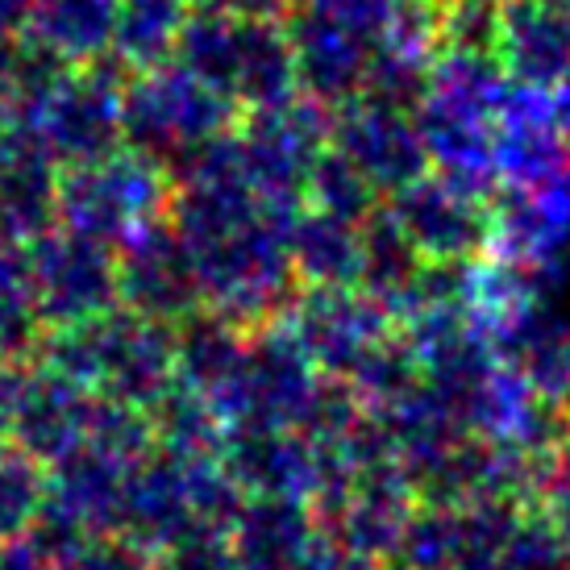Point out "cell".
I'll list each match as a JSON object with an SVG mask.
<instances>
[{"label": "cell", "mask_w": 570, "mask_h": 570, "mask_svg": "<svg viewBox=\"0 0 570 570\" xmlns=\"http://www.w3.org/2000/svg\"><path fill=\"white\" fill-rule=\"evenodd\" d=\"M296 263L313 287H358L363 271V222L313 213L296 225Z\"/></svg>", "instance_id": "11"}, {"label": "cell", "mask_w": 570, "mask_h": 570, "mask_svg": "<svg viewBox=\"0 0 570 570\" xmlns=\"http://www.w3.org/2000/svg\"><path fill=\"white\" fill-rule=\"evenodd\" d=\"M533 512L570 546V429L558 438L554 450L541 462L538 491H533Z\"/></svg>", "instance_id": "14"}, {"label": "cell", "mask_w": 570, "mask_h": 570, "mask_svg": "<svg viewBox=\"0 0 570 570\" xmlns=\"http://www.w3.org/2000/svg\"><path fill=\"white\" fill-rule=\"evenodd\" d=\"M500 0H438V42L442 50H488L495 55Z\"/></svg>", "instance_id": "13"}, {"label": "cell", "mask_w": 570, "mask_h": 570, "mask_svg": "<svg viewBox=\"0 0 570 570\" xmlns=\"http://www.w3.org/2000/svg\"><path fill=\"white\" fill-rule=\"evenodd\" d=\"M308 9L333 17V21H342L350 30H358L363 38H371V47H375V38L383 33L387 17L396 9V0H308Z\"/></svg>", "instance_id": "15"}, {"label": "cell", "mask_w": 570, "mask_h": 570, "mask_svg": "<svg viewBox=\"0 0 570 570\" xmlns=\"http://www.w3.org/2000/svg\"><path fill=\"white\" fill-rule=\"evenodd\" d=\"M330 134L333 146L371 179V188L380 196H392L396 188L429 171L425 142L416 134L412 112L380 105L371 96H354L346 105H337Z\"/></svg>", "instance_id": "3"}, {"label": "cell", "mask_w": 570, "mask_h": 570, "mask_svg": "<svg viewBox=\"0 0 570 570\" xmlns=\"http://www.w3.org/2000/svg\"><path fill=\"white\" fill-rule=\"evenodd\" d=\"M421 267H425V258L412 250L404 229L380 205L363 222V271H358V287H363L371 301H380L383 313L400 325L412 304V287H416Z\"/></svg>", "instance_id": "10"}, {"label": "cell", "mask_w": 570, "mask_h": 570, "mask_svg": "<svg viewBox=\"0 0 570 570\" xmlns=\"http://www.w3.org/2000/svg\"><path fill=\"white\" fill-rule=\"evenodd\" d=\"M308 191L317 200V213H333V217H346V222H366L383 205V196L371 188V179L337 146L321 150V159L313 163Z\"/></svg>", "instance_id": "12"}, {"label": "cell", "mask_w": 570, "mask_h": 570, "mask_svg": "<svg viewBox=\"0 0 570 570\" xmlns=\"http://www.w3.org/2000/svg\"><path fill=\"white\" fill-rule=\"evenodd\" d=\"M550 4H567V9H570V0H550Z\"/></svg>", "instance_id": "17"}, {"label": "cell", "mask_w": 570, "mask_h": 570, "mask_svg": "<svg viewBox=\"0 0 570 570\" xmlns=\"http://www.w3.org/2000/svg\"><path fill=\"white\" fill-rule=\"evenodd\" d=\"M570 246V179L546 188L500 184L488 200V254L554 279Z\"/></svg>", "instance_id": "4"}, {"label": "cell", "mask_w": 570, "mask_h": 570, "mask_svg": "<svg viewBox=\"0 0 570 570\" xmlns=\"http://www.w3.org/2000/svg\"><path fill=\"white\" fill-rule=\"evenodd\" d=\"M495 358L517 375L529 396L546 404H570V325L550 301H529L488 330Z\"/></svg>", "instance_id": "7"}, {"label": "cell", "mask_w": 570, "mask_h": 570, "mask_svg": "<svg viewBox=\"0 0 570 570\" xmlns=\"http://www.w3.org/2000/svg\"><path fill=\"white\" fill-rule=\"evenodd\" d=\"M495 59L512 83L550 92L570 71V9L550 0H500Z\"/></svg>", "instance_id": "8"}, {"label": "cell", "mask_w": 570, "mask_h": 570, "mask_svg": "<svg viewBox=\"0 0 570 570\" xmlns=\"http://www.w3.org/2000/svg\"><path fill=\"white\" fill-rule=\"evenodd\" d=\"M508 76L488 50H438L429 63V88L412 109L425 142L429 171L466 196L491 200L495 175V117L504 105Z\"/></svg>", "instance_id": "1"}, {"label": "cell", "mask_w": 570, "mask_h": 570, "mask_svg": "<svg viewBox=\"0 0 570 570\" xmlns=\"http://www.w3.org/2000/svg\"><path fill=\"white\" fill-rule=\"evenodd\" d=\"M495 175L517 188H546L570 179V138L558 129L550 96L508 80L495 117Z\"/></svg>", "instance_id": "5"}, {"label": "cell", "mask_w": 570, "mask_h": 570, "mask_svg": "<svg viewBox=\"0 0 570 570\" xmlns=\"http://www.w3.org/2000/svg\"><path fill=\"white\" fill-rule=\"evenodd\" d=\"M383 208L425 263H471L488 250V200L466 196L442 175H416L383 196Z\"/></svg>", "instance_id": "2"}, {"label": "cell", "mask_w": 570, "mask_h": 570, "mask_svg": "<svg viewBox=\"0 0 570 570\" xmlns=\"http://www.w3.org/2000/svg\"><path fill=\"white\" fill-rule=\"evenodd\" d=\"M546 96H550V109H554L558 129H562V134L570 138V71H567V76H562V80H558Z\"/></svg>", "instance_id": "16"}, {"label": "cell", "mask_w": 570, "mask_h": 570, "mask_svg": "<svg viewBox=\"0 0 570 570\" xmlns=\"http://www.w3.org/2000/svg\"><path fill=\"white\" fill-rule=\"evenodd\" d=\"M296 76L308 92L325 105H346L363 92L366 63H371V38L350 30L325 13H308L296 21V42H292Z\"/></svg>", "instance_id": "9"}, {"label": "cell", "mask_w": 570, "mask_h": 570, "mask_svg": "<svg viewBox=\"0 0 570 570\" xmlns=\"http://www.w3.org/2000/svg\"><path fill=\"white\" fill-rule=\"evenodd\" d=\"M387 333L396 321L363 287H317L301 308V350L333 380H350Z\"/></svg>", "instance_id": "6"}]
</instances>
